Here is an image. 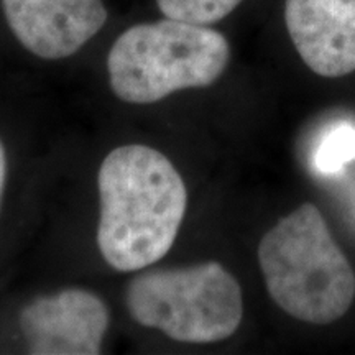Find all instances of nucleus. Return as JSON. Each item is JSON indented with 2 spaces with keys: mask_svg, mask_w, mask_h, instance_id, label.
Here are the masks:
<instances>
[{
  "mask_svg": "<svg viewBox=\"0 0 355 355\" xmlns=\"http://www.w3.org/2000/svg\"><path fill=\"white\" fill-rule=\"evenodd\" d=\"M355 158V127L337 123L326 133L314 153V166L322 175H336Z\"/></svg>",
  "mask_w": 355,
  "mask_h": 355,
  "instance_id": "9",
  "label": "nucleus"
},
{
  "mask_svg": "<svg viewBox=\"0 0 355 355\" xmlns=\"http://www.w3.org/2000/svg\"><path fill=\"white\" fill-rule=\"evenodd\" d=\"M266 290L298 321L331 324L355 300V273L314 204L304 202L277 222L259 243Z\"/></svg>",
  "mask_w": 355,
  "mask_h": 355,
  "instance_id": "2",
  "label": "nucleus"
},
{
  "mask_svg": "<svg viewBox=\"0 0 355 355\" xmlns=\"http://www.w3.org/2000/svg\"><path fill=\"white\" fill-rule=\"evenodd\" d=\"M125 306L137 324L188 344L229 339L243 318L242 288L217 261L141 272L127 288Z\"/></svg>",
  "mask_w": 355,
  "mask_h": 355,
  "instance_id": "4",
  "label": "nucleus"
},
{
  "mask_svg": "<svg viewBox=\"0 0 355 355\" xmlns=\"http://www.w3.org/2000/svg\"><path fill=\"white\" fill-rule=\"evenodd\" d=\"M229 61V42L217 30L165 17L127 28L110 46L107 71L119 99L153 104L176 91L211 86Z\"/></svg>",
  "mask_w": 355,
  "mask_h": 355,
  "instance_id": "3",
  "label": "nucleus"
},
{
  "mask_svg": "<svg viewBox=\"0 0 355 355\" xmlns=\"http://www.w3.org/2000/svg\"><path fill=\"white\" fill-rule=\"evenodd\" d=\"M109 324L104 300L83 288L40 296L20 313V329L35 355L101 354Z\"/></svg>",
  "mask_w": 355,
  "mask_h": 355,
  "instance_id": "5",
  "label": "nucleus"
},
{
  "mask_svg": "<svg viewBox=\"0 0 355 355\" xmlns=\"http://www.w3.org/2000/svg\"><path fill=\"white\" fill-rule=\"evenodd\" d=\"M101 216L97 247L117 272L145 270L175 243L188 191L175 165L146 145L110 152L97 175Z\"/></svg>",
  "mask_w": 355,
  "mask_h": 355,
  "instance_id": "1",
  "label": "nucleus"
},
{
  "mask_svg": "<svg viewBox=\"0 0 355 355\" xmlns=\"http://www.w3.org/2000/svg\"><path fill=\"white\" fill-rule=\"evenodd\" d=\"M285 24L304 64L322 78L355 71V0H285Z\"/></svg>",
  "mask_w": 355,
  "mask_h": 355,
  "instance_id": "7",
  "label": "nucleus"
},
{
  "mask_svg": "<svg viewBox=\"0 0 355 355\" xmlns=\"http://www.w3.org/2000/svg\"><path fill=\"white\" fill-rule=\"evenodd\" d=\"M243 0H157L168 19L196 25H212L230 15Z\"/></svg>",
  "mask_w": 355,
  "mask_h": 355,
  "instance_id": "8",
  "label": "nucleus"
},
{
  "mask_svg": "<svg viewBox=\"0 0 355 355\" xmlns=\"http://www.w3.org/2000/svg\"><path fill=\"white\" fill-rule=\"evenodd\" d=\"M6 178H7V158H6V148H3L2 141H0V202H2L3 188H6Z\"/></svg>",
  "mask_w": 355,
  "mask_h": 355,
  "instance_id": "10",
  "label": "nucleus"
},
{
  "mask_svg": "<svg viewBox=\"0 0 355 355\" xmlns=\"http://www.w3.org/2000/svg\"><path fill=\"white\" fill-rule=\"evenodd\" d=\"M12 33L35 56L63 60L104 28V0H2Z\"/></svg>",
  "mask_w": 355,
  "mask_h": 355,
  "instance_id": "6",
  "label": "nucleus"
}]
</instances>
